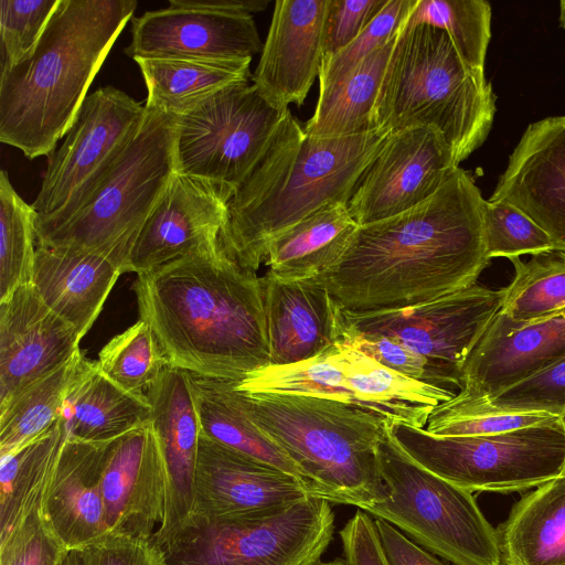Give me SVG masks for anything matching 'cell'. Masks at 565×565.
<instances>
[{"label": "cell", "instance_id": "37", "mask_svg": "<svg viewBox=\"0 0 565 565\" xmlns=\"http://www.w3.org/2000/svg\"><path fill=\"white\" fill-rule=\"evenodd\" d=\"M102 373L125 392L147 399V393L169 361L150 326L139 319L99 351Z\"/></svg>", "mask_w": 565, "mask_h": 565}, {"label": "cell", "instance_id": "45", "mask_svg": "<svg viewBox=\"0 0 565 565\" xmlns=\"http://www.w3.org/2000/svg\"><path fill=\"white\" fill-rule=\"evenodd\" d=\"M482 401L504 411L561 416L565 412V355L493 398Z\"/></svg>", "mask_w": 565, "mask_h": 565}, {"label": "cell", "instance_id": "41", "mask_svg": "<svg viewBox=\"0 0 565 565\" xmlns=\"http://www.w3.org/2000/svg\"><path fill=\"white\" fill-rule=\"evenodd\" d=\"M483 226L489 258L532 256L555 249L552 238L542 227L507 202L486 200Z\"/></svg>", "mask_w": 565, "mask_h": 565}, {"label": "cell", "instance_id": "5", "mask_svg": "<svg viewBox=\"0 0 565 565\" xmlns=\"http://www.w3.org/2000/svg\"><path fill=\"white\" fill-rule=\"evenodd\" d=\"M249 419L298 466L311 495L364 510L386 497L377 447L388 422L337 399L250 393L226 381Z\"/></svg>", "mask_w": 565, "mask_h": 565}, {"label": "cell", "instance_id": "51", "mask_svg": "<svg viewBox=\"0 0 565 565\" xmlns=\"http://www.w3.org/2000/svg\"><path fill=\"white\" fill-rule=\"evenodd\" d=\"M60 565H81L77 551H70Z\"/></svg>", "mask_w": 565, "mask_h": 565}, {"label": "cell", "instance_id": "50", "mask_svg": "<svg viewBox=\"0 0 565 565\" xmlns=\"http://www.w3.org/2000/svg\"><path fill=\"white\" fill-rule=\"evenodd\" d=\"M268 0H169V6L203 9L209 11L252 14L266 9Z\"/></svg>", "mask_w": 565, "mask_h": 565}, {"label": "cell", "instance_id": "25", "mask_svg": "<svg viewBox=\"0 0 565 565\" xmlns=\"http://www.w3.org/2000/svg\"><path fill=\"white\" fill-rule=\"evenodd\" d=\"M108 443L66 437L45 487L43 515L68 551L109 533L100 486Z\"/></svg>", "mask_w": 565, "mask_h": 565}, {"label": "cell", "instance_id": "1", "mask_svg": "<svg viewBox=\"0 0 565 565\" xmlns=\"http://www.w3.org/2000/svg\"><path fill=\"white\" fill-rule=\"evenodd\" d=\"M484 202L471 174L458 167L416 206L359 225L321 277L354 312L411 307L468 288L490 260Z\"/></svg>", "mask_w": 565, "mask_h": 565}, {"label": "cell", "instance_id": "30", "mask_svg": "<svg viewBox=\"0 0 565 565\" xmlns=\"http://www.w3.org/2000/svg\"><path fill=\"white\" fill-rule=\"evenodd\" d=\"M146 106L182 116L222 89L250 77L252 58L140 57Z\"/></svg>", "mask_w": 565, "mask_h": 565}, {"label": "cell", "instance_id": "38", "mask_svg": "<svg viewBox=\"0 0 565 565\" xmlns=\"http://www.w3.org/2000/svg\"><path fill=\"white\" fill-rule=\"evenodd\" d=\"M36 213L0 173V301L32 281L36 254Z\"/></svg>", "mask_w": 565, "mask_h": 565}, {"label": "cell", "instance_id": "28", "mask_svg": "<svg viewBox=\"0 0 565 565\" xmlns=\"http://www.w3.org/2000/svg\"><path fill=\"white\" fill-rule=\"evenodd\" d=\"M495 531L502 565H565V477L522 495Z\"/></svg>", "mask_w": 565, "mask_h": 565}, {"label": "cell", "instance_id": "7", "mask_svg": "<svg viewBox=\"0 0 565 565\" xmlns=\"http://www.w3.org/2000/svg\"><path fill=\"white\" fill-rule=\"evenodd\" d=\"M178 118L146 106L137 132L87 200L62 225L38 236L36 245L94 253L124 273L139 232L178 172Z\"/></svg>", "mask_w": 565, "mask_h": 565}, {"label": "cell", "instance_id": "54", "mask_svg": "<svg viewBox=\"0 0 565 565\" xmlns=\"http://www.w3.org/2000/svg\"><path fill=\"white\" fill-rule=\"evenodd\" d=\"M559 417H561V420H562V424H563L564 430H565V412ZM563 476L565 477V471H564Z\"/></svg>", "mask_w": 565, "mask_h": 565}, {"label": "cell", "instance_id": "49", "mask_svg": "<svg viewBox=\"0 0 565 565\" xmlns=\"http://www.w3.org/2000/svg\"><path fill=\"white\" fill-rule=\"evenodd\" d=\"M375 524L390 565H446L388 522L375 519Z\"/></svg>", "mask_w": 565, "mask_h": 565}, {"label": "cell", "instance_id": "31", "mask_svg": "<svg viewBox=\"0 0 565 565\" xmlns=\"http://www.w3.org/2000/svg\"><path fill=\"white\" fill-rule=\"evenodd\" d=\"M189 383L203 437L291 475L308 487L298 466L244 413L226 381L189 373Z\"/></svg>", "mask_w": 565, "mask_h": 565}, {"label": "cell", "instance_id": "27", "mask_svg": "<svg viewBox=\"0 0 565 565\" xmlns=\"http://www.w3.org/2000/svg\"><path fill=\"white\" fill-rule=\"evenodd\" d=\"M61 419L66 437L107 443L150 423L151 409L148 401L118 387L97 361L84 356L66 392Z\"/></svg>", "mask_w": 565, "mask_h": 565}, {"label": "cell", "instance_id": "9", "mask_svg": "<svg viewBox=\"0 0 565 565\" xmlns=\"http://www.w3.org/2000/svg\"><path fill=\"white\" fill-rule=\"evenodd\" d=\"M324 498L243 514L190 515L162 546L164 565H316L333 540Z\"/></svg>", "mask_w": 565, "mask_h": 565}, {"label": "cell", "instance_id": "20", "mask_svg": "<svg viewBox=\"0 0 565 565\" xmlns=\"http://www.w3.org/2000/svg\"><path fill=\"white\" fill-rule=\"evenodd\" d=\"M126 55L140 57L252 58L260 39L252 14L169 6L132 18Z\"/></svg>", "mask_w": 565, "mask_h": 565}, {"label": "cell", "instance_id": "15", "mask_svg": "<svg viewBox=\"0 0 565 565\" xmlns=\"http://www.w3.org/2000/svg\"><path fill=\"white\" fill-rule=\"evenodd\" d=\"M233 194L224 185L177 172L139 232L124 273L147 274L217 246Z\"/></svg>", "mask_w": 565, "mask_h": 565}, {"label": "cell", "instance_id": "11", "mask_svg": "<svg viewBox=\"0 0 565 565\" xmlns=\"http://www.w3.org/2000/svg\"><path fill=\"white\" fill-rule=\"evenodd\" d=\"M146 106L114 86L87 95L58 149L47 156L38 196L36 237L66 222L87 200L140 127Z\"/></svg>", "mask_w": 565, "mask_h": 565}, {"label": "cell", "instance_id": "23", "mask_svg": "<svg viewBox=\"0 0 565 565\" xmlns=\"http://www.w3.org/2000/svg\"><path fill=\"white\" fill-rule=\"evenodd\" d=\"M147 399L166 467L164 519L154 534L163 546L192 513L201 429L189 372L168 365L149 388Z\"/></svg>", "mask_w": 565, "mask_h": 565}, {"label": "cell", "instance_id": "44", "mask_svg": "<svg viewBox=\"0 0 565 565\" xmlns=\"http://www.w3.org/2000/svg\"><path fill=\"white\" fill-rule=\"evenodd\" d=\"M41 505L0 540V565H60L70 552L47 523Z\"/></svg>", "mask_w": 565, "mask_h": 565}, {"label": "cell", "instance_id": "35", "mask_svg": "<svg viewBox=\"0 0 565 565\" xmlns=\"http://www.w3.org/2000/svg\"><path fill=\"white\" fill-rule=\"evenodd\" d=\"M515 275L503 288L501 312L516 321L541 319L565 310V252L511 257Z\"/></svg>", "mask_w": 565, "mask_h": 565}, {"label": "cell", "instance_id": "10", "mask_svg": "<svg viewBox=\"0 0 565 565\" xmlns=\"http://www.w3.org/2000/svg\"><path fill=\"white\" fill-rule=\"evenodd\" d=\"M416 462L470 492H523L564 475L565 430L561 417L504 433L437 436L402 423L390 425Z\"/></svg>", "mask_w": 565, "mask_h": 565}, {"label": "cell", "instance_id": "8", "mask_svg": "<svg viewBox=\"0 0 565 565\" xmlns=\"http://www.w3.org/2000/svg\"><path fill=\"white\" fill-rule=\"evenodd\" d=\"M377 465L386 497L363 511L452 565H502L497 531L472 492L416 462L390 425L377 447Z\"/></svg>", "mask_w": 565, "mask_h": 565}, {"label": "cell", "instance_id": "16", "mask_svg": "<svg viewBox=\"0 0 565 565\" xmlns=\"http://www.w3.org/2000/svg\"><path fill=\"white\" fill-rule=\"evenodd\" d=\"M100 486L109 532L154 539L164 519L167 479L151 422L108 443Z\"/></svg>", "mask_w": 565, "mask_h": 565}, {"label": "cell", "instance_id": "36", "mask_svg": "<svg viewBox=\"0 0 565 565\" xmlns=\"http://www.w3.org/2000/svg\"><path fill=\"white\" fill-rule=\"evenodd\" d=\"M428 24L444 30L463 63L484 74L491 38V6L484 0H418L403 28Z\"/></svg>", "mask_w": 565, "mask_h": 565}, {"label": "cell", "instance_id": "33", "mask_svg": "<svg viewBox=\"0 0 565 565\" xmlns=\"http://www.w3.org/2000/svg\"><path fill=\"white\" fill-rule=\"evenodd\" d=\"M65 439L60 418L45 434L0 455V540L42 504Z\"/></svg>", "mask_w": 565, "mask_h": 565}, {"label": "cell", "instance_id": "12", "mask_svg": "<svg viewBox=\"0 0 565 565\" xmlns=\"http://www.w3.org/2000/svg\"><path fill=\"white\" fill-rule=\"evenodd\" d=\"M289 113L269 104L248 82L222 89L179 116L178 172L235 192L262 161Z\"/></svg>", "mask_w": 565, "mask_h": 565}, {"label": "cell", "instance_id": "48", "mask_svg": "<svg viewBox=\"0 0 565 565\" xmlns=\"http://www.w3.org/2000/svg\"><path fill=\"white\" fill-rule=\"evenodd\" d=\"M347 565H390L375 520L359 509L339 531Z\"/></svg>", "mask_w": 565, "mask_h": 565}, {"label": "cell", "instance_id": "43", "mask_svg": "<svg viewBox=\"0 0 565 565\" xmlns=\"http://www.w3.org/2000/svg\"><path fill=\"white\" fill-rule=\"evenodd\" d=\"M60 0H0V68L10 67L34 49Z\"/></svg>", "mask_w": 565, "mask_h": 565}, {"label": "cell", "instance_id": "14", "mask_svg": "<svg viewBox=\"0 0 565 565\" xmlns=\"http://www.w3.org/2000/svg\"><path fill=\"white\" fill-rule=\"evenodd\" d=\"M459 167L443 135L411 127L386 136L347 204L358 225L403 213L433 195Z\"/></svg>", "mask_w": 565, "mask_h": 565}, {"label": "cell", "instance_id": "46", "mask_svg": "<svg viewBox=\"0 0 565 565\" xmlns=\"http://www.w3.org/2000/svg\"><path fill=\"white\" fill-rule=\"evenodd\" d=\"M77 553L81 565H164L163 548L156 539L111 532Z\"/></svg>", "mask_w": 565, "mask_h": 565}, {"label": "cell", "instance_id": "6", "mask_svg": "<svg viewBox=\"0 0 565 565\" xmlns=\"http://www.w3.org/2000/svg\"><path fill=\"white\" fill-rule=\"evenodd\" d=\"M495 100L486 74L468 68L444 30L428 24L402 28L376 98L372 129L388 135L431 127L459 164L486 141Z\"/></svg>", "mask_w": 565, "mask_h": 565}, {"label": "cell", "instance_id": "3", "mask_svg": "<svg viewBox=\"0 0 565 565\" xmlns=\"http://www.w3.org/2000/svg\"><path fill=\"white\" fill-rule=\"evenodd\" d=\"M136 7V0H60L31 53L0 68L2 143L30 159L55 150Z\"/></svg>", "mask_w": 565, "mask_h": 565}, {"label": "cell", "instance_id": "19", "mask_svg": "<svg viewBox=\"0 0 565 565\" xmlns=\"http://www.w3.org/2000/svg\"><path fill=\"white\" fill-rule=\"evenodd\" d=\"M81 339L31 284L0 301V403L71 361Z\"/></svg>", "mask_w": 565, "mask_h": 565}, {"label": "cell", "instance_id": "18", "mask_svg": "<svg viewBox=\"0 0 565 565\" xmlns=\"http://www.w3.org/2000/svg\"><path fill=\"white\" fill-rule=\"evenodd\" d=\"M488 200L520 209L565 252V115L526 127Z\"/></svg>", "mask_w": 565, "mask_h": 565}, {"label": "cell", "instance_id": "17", "mask_svg": "<svg viewBox=\"0 0 565 565\" xmlns=\"http://www.w3.org/2000/svg\"><path fill=\"white\" fill-rule=\"evenodd\" d=\"M565 355V310L530 321L499 311L462 367L463 395L490 399Z\"/></svg>", "mask_w": 565, "mask_h": 565}, {"label": "cell", "instance_id": "39", "mask_svg": "<svg viewBox=\"0 0 565 565\" xmlns=\"http://www.w3.org/2000/svg\"><path fill=\"white\" fill-rule=\"evenodd\" d=\"M555 415L542 412L504 411L458 392L436 406L425 429L437 436H478L514 430L551 420Z\"/></svg>", "mask_w": 565, "mask_h": 565}, {"label": "cell", "instance_id": "29", "mask_svg": "<svg viewBox=\"0 0 565 565\" xmlns=\"http://www.w3.org/2000/svg\"><path fill=\"white\" fill-rule=\"evenodd\" d=\"M358 223L341 202H329L276 237L267 249L268 273L281 280L321 276L343 254Z\"/></svg>", "mask_w": 565, "mask_h": 565}, {"label": "cell", "instance_id": "24", "mask_svg": "<svg viewBox=\"0 0 565 565\" xmlns=\"http://www.w3.org/2000/svg\"><path fill=\"white\" fill-rule=\"evenodd\" d=\"M270 365L312 359L340 343L344 309L321 276L281 280L262 277Z\"/></svg>", "mask_w": 565, "mask_h": 565}, {"label": "cell", "instance_id": "40", "mask_svg": "<svg viewBox=\"0 0 565 565\" xmlns=\"http://www.w3.org/2000/svg\"><path fill=\"white\" fill-rule=\"evenodd\" d=\"M340 343L353 347L387 369L413 381L450 391L462 388V371L428 358L384 335L344 330Z\"/></svg>", "mask_w": 565, "mask_h": 565}, {"label": "cell", "instance_id": "52", "mask_svg": "<svg viewBox=\"0 0 565 565\" xmlns=\"http://www.w3.org/2000/svg\"><path fill=\"white\" fill-rule=\"evenodd\" d=\"M558 22L559 25L565 30V0L559 2Z\"/></svg>", "mask_w": 565, "mask_h": 565}, {"label": "cell", "instance_id": "22", "mask_svg": "<svg viewBox=\"0 0 565 565\" xmlns=\"http://www.w3.org/2000/svg\"><path fill=\"white\" fill-rule=\"evenodd\" d=\"M311 495L300 479L201 435L191 515L266 510Z\"/></svg>", "mask_w": 565, "mask_h": 565}, {"label": "cell", "instance_id": "2", "mask_svg": "<svg viewBox=\"0 0 565 565\" xmlns=\"http://www.w3.org/2000/svg\"><path fill=\"white\" fill-rule=\"evenodd\" d=\"M132 290L170 365L223 381L270 365L262 277L220 244L137 275Z\"/></svg>", "mask_w": 565, "mask_h": 565}, {"label": "cell", "instance_id": "42", "mask_svg": "<svg viewBox=\"0 0 565 565\" xmlns=\"http://www.w3.org/2000/svg\"><path fill=\"white\" fill-rule=\"evenodd\" d=\"M418 0H387L373 21L345 47L326 55L319 75V92L351 73L371 53L394 39Z\"/></svg>", "mask_w": 565, "mask_h": 565}, {"label": "cell", "instance_id": "26", "mask_svg": "<svg viewBox=\"0 0 565 565\" xmlns=\"http://www.w3.org/2000/svg\"><path fill=\"white\" fill-rule=\"evenodd\" d=\"M36 246L31 285L42 301L83 338L98 318L121 270L94 253Z\"/></svg>", "mask_w": 565, "mask_h": 565}, {"label": "cell", "instance_id": "32", "mask_svg": "<svg viewBox=\"0 0 565 565\" xmlns=\"http://www.w3.org/2000/svg\"><path fill=\"white\" fill-rule=\"evenodd\" d=\"M397 35L345 77L319 92L316 110L303 126L307 135L327 139L373 130L374 106Z\"/></svg>", "mask_w": 565, "mask_h": 565}, {"label": "cell", "instance_id": "13", "mask_svg": "<svg viewBox=\"0 0 565 565\" xmlns=\"http://www.w3.org/2000/svg\"><path fill=\"white\" fill-rule=\"evenodd\" d=\"M503 289L475 284L405 308L343 311L344 330L393 339L462 371L484 330L501 310Z\"/></svg>", "mask_w": 565, "mask_h": 565}, {"label": "cell", "instance_id": "21", "mask_svg": "<svg viewBox=\"0 0 565 565\" xmlns=\"http://www.w3.org/2000/svg\"><path fill=\"white\" fill-rule=\"evenodd\" d=\"M329 0H277L262 55L252 76L278 109L301 106L320 75Z\"/></svg>", "mask_w": 565, "mask_h": 565}, {"label": "cell", "instance_id": "53", "mask_svg": "<svg viewBox=\"0 0 565 565\" xmlns=\"http://www.w3.org/2000/svg\"><path fill=\"white\" fill-rule=\"evenodd\" d=\"M316 565H347V562L343 557H337L332 561H328V562H318Z\"/></svg>", "mask_w": 565, "mask_h": 565}, {"label": "cell", "instance_id": "4", "mask_svg": "<svg viewBox=\"0 0 565 565\" xmlns=\"http://www.w3.org/2000/svg\"><path fill=\"white\" fill-rule=\"evenodd\" d=\"M387 135L319 139L289 113L266 154L234 192L218 244L242 268L258 269L270 243L329 202L348 204Z\"/></svg>", "mask_w": 565, "mask_h": 565}, {"label": "cell", "instance_id": "47", "mask_svg": "<svg viewBox=\"0 0 565 565\" xmlns=\"http://www.w3.org/2000/svg\"><path fill=\"white\" fill-rule=\"evenodd\" d=\"M387 0H329L323 52L331 55L352 42L379 14Z\"/></svg>", "mask_w": 565, "mask_h": 565}, {"label": "cell", "instance_id": "34", "mask_svg": "<svg viewBox=\"0 0 565 565\" xmlns=\"http://www.w3.org/2000/svg\"><path fill=\"white\" fill-rule=\"evenodd\" d=\"M83 358L79 351L66 364L0 403V455L38 438L57 423Z\"/></svg>", "mask_w": 565, "mask_h": 565}]
</instances>
